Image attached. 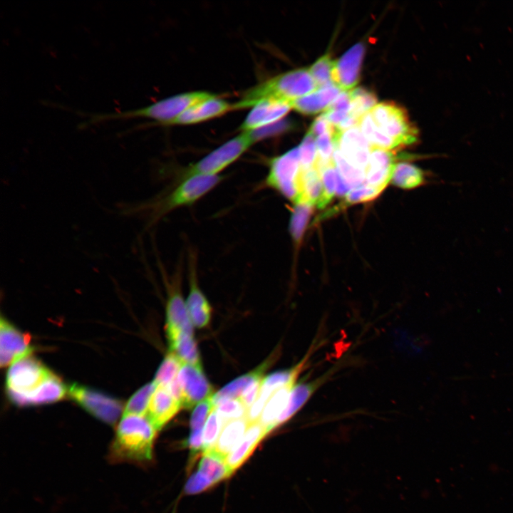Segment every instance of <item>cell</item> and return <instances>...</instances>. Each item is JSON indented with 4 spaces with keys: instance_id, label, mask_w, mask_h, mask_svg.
I'll use <instances>...</instances> for the list:
<instances>
[{
    "instance_id": "obj_2",
    "label": "cell",
    "mask_w": 513,
    "mask_h": 513,
    "mask_svg": "<svg viewBox=\"0 0 513 513\" xmlns=\"http://www.w3.org/2000/svg\"><path fill=\"white\" fill-rule=\"evenodd\" d=\"M157 431L146 416L123 415L116 430L113 457L116 460H150Z\"/></svg>"
},
{
    "instance_id": "obj_31",
    "label": "cell",
    "mask_w": 513,
    "mask_h": 513,
    "mask_svg": "<svg viewBox=\"0 0 513 513\" xmlns=\"http://www.w3.org/2000/svg\"><path fill=\"white\" fill-rule=\"evenodd\" d=\"M314 167L320 172L322 180L323 192L316 204L318 208L322 209L336 195L337 168L333 159L326 163L316 161Z\"/></svg>"
},
{
    "instance_id": "obj_9",
    "label": "cell",
    "mask_w": 513,
    "mask_h": 513,
    "mask_svg": "<svg viewBox=\"0 0 513 513\" xmlns=\"http://www.w3.org/2000/svg\"><path fill=\"white\" fill-rule=\"evenodd\" d=\"M177 380L182 393V408H190L213 395V388L202 366L182 363Z\"/></svg>"
},
{
    "instance_id": "obj_16",
    "label": "cell",
    "mask_w": 513,
    "mask_h": 513,
    "mask_svg": "<svg viewBox=\"0 0 513 513\" xmlns=\"http://www.w3.org/2000/svg\"><path fill=\"white\" fill-rule=\"evenodd\" d=\"M394 161L393 151L373 147L365 171L366 185L382 192L391 180Z\"/></svg>"
},
{
    "instance_id": "obj_30",
    "label": "cell",
    "mask_w": 513,
    "mask_h": 513,
    "mask_svg": "<svg viewBox=\"0 0 513 513\" xmlns=\"http://www.w3.org/2000/svg\"><path fill=\"white\" fill-rule=\"evenodd\" d=\"M359 127L373 147L390 151L400 147L395 140L386 135L377 127L370 115H366L362 118Z\"/></svg>"
},
{
    "instance_id": "obj_13",
    "label": "cell",
    "mask_w": 513,
    "mask_h": 513,
    "mask_svg": "<svg viewBox=\"0 0 513 513\" xmlns=\"http://www.w3.org/2000/svg\"><path fill=\"white\" fill-rule=\"evenodd\" d=\"M291 109L289 102L262 100L252 107L239 129L249 133L272 125L281 120Z\"/></svg>"
},
{
    "instance_id": "obj_35",
    "label": "cell",
    "mask_w": 513,
    "mask_h": 513,
    "mask_svg": "<svg viewBox=\"0 0 513 513\" xmlns=\"http://www.w3.org/2000/svg\"><path fill=\"white\" fill-rule=\"evenodd\" d=\"M349 93L351 99V115L361 118L377 105L376 95L366 88L358 87L349 90Z\"/></svg>"
},
{
    "instance_id": "obj_12",
    "label": "cell",
    "mask_w": 513,
    "mask_h": 513,
    "mask_svg": "<svg viewBox=\"0 0 513 513\" xmlns=\"http://www.w3.org/2000/svg\"><path fill=\"white\" fill-rule=\"evenodd\" d=\"M333 142L348 162L366 171L373 146L359 126L341 132Z\"/></svg>"
},
{
    "instance_id": "obj_15",
    "label": "cell",
    "mask_w": 513,
    "mask_h": 513,
    "mask_svg": "<svg viewBox=\"0 0 513 513\" xmlns=\"http://www.w3.org/2000/svg\"><path fill=\"white\" fill-rule=\"evenodd\" d=\"M196 262L195 256H191L189 265L190 292L185 302L193 326L203 328L209 323L211 306L198 286Z\"/></svg>"
},
{
    "instance_id": "obj_37",
    "label": "cell",
    "mask_w": 513,
    "mask_h": 513,
    "mask_svg": "<svg viewBox=\"0 0 513 513\" xmlns=\"http://www.w3.org/2000/svg\"><path fill=\"white\" fill-rule=\"evenodd\" d=\"M333 62L328 53L321 56L309 71L315 81L318 88L333 83L332 81V70Z\"/></svg>"
},
{
    "instance_id": "obj_34",
    "label": "cell",
    "mask_w": 513,
    "mask_h": 513,
    "mask_svg": "<svg viewBox=\"0 0 513 513\" xmlns=\"http://www.w3.org/2000/svg\"><path fill=\"white\" fill-rule=\"evenodd\" d=\"M156 388L154 381L140 388L128 401L123 415H146L151 397Z\"/></svg>"
},
{
    "instance_id": "obj_22",
    "label": "cell",
    "mask_w": 513,
    "mask_h": 513,
    "mask_svg": "<svg viewBox=\"0 0 513 513\" xmlns=\"http://www.w3.org/2000/svg\"><path fill=\"white\" fill-rule=\"evenodd\" d=\"M309 354L294 366L284 370L276 371L262 379L259 395L256 400L266 405L269 398L279 389L289 384H295L309 360Z\"/></svg>"
},
{
    "instance_id": "obj_7",
    "label": "cell",
    "mask_w": 513,
    "mask_h": 513,
    "mask_svg": "<svg viewBox=\"0 0 513 513\" xmlns=\"http://www.w3.org/2000/svg\"><path fill=\"white\" fill-rule=\"evenodd\" d=\"M68 393L84 410L108 424L115 423L123 410L119 400L78 383L71 385Z\"/></svg>"
},
{
    "instance_id": "obj_47",
    "label": "cell",
    "mask_w": 513,
    "mask_h": 513,
    "mask_svg": "<svg viewBox=\"0 0 513 513\" xmlns=\"http://www.w3.org/2000/svg\"><path fill=\"white\" fill-rule=\"evenodd\" d=\"M333 128L334 126L330 124L325 118L324 115L322 114L316 118V120L313 122L308 130V133L317 138L318 136L327 132L332 131Z\"/></svg>"
},
{
    "instance_id": "obj_11",
    "label": "cell",
    "mask_w": 513,
    "mask_h": 513,
    "mask_svg": "<svg viewBox=\"0 0 513 513\" xmlns=\"http://www.w3.org/2000/svg\"><path fill=\"white\" fill-rule=\"evenodd\" d=\"M364 53L365 45L359 42L334 61L332 81L342 91L351 90L357 85Z\"/></svg>"
},
{
    "instance_id": "obj_45",
    "label": "cell",
    "mask_w": 513,
    "mask_h": 513,
    "mask_svg": "<svg viewBox=\"0 0 513 513\" xmlns=\"http://www.w3.org/2000/svg\"><path fill=\"white\" fill-rule=\"evenodd\" d=\"M263 378H260L252 383L244 391L240 398H238L242 402V403L246 406L248 410L255 402L259 395Z\"/></svg>"
},
{
    "instance_id": "obj_4",
    "label": "cell",
    "mask_w": 513,
    "mask_h": 513,
    "mask_svg": "<svg viewBox=\"0 0 513 513\" xmlns=\"http://www.w3.org/2000/svg\"><path fill=\"white\" fill-rule=\"evenodd\" d=\"M254 141L247 132H242L188 166L180 180L192 175H220V172L240 157Z\"/></svg>"
},
{
    "instance_id": "obj_39",
    "label": "cell",
    "mask_w": 513,
    "mask_h": 513,
    "mask_svg": "<svg viewBox=\"0 0 513 513\" xmlns=\"http://www.w3.org/2000/svg\"><path fill=\"white\" fill-rule=\"evenodd\" d=\"M298 148L300 170L304 171L314 167L318 157L316 138L307 132Z\"/></svg>"
},
{
    "instance_id": "obj_42",
    "label": "cell",
    "mask_w": 513,
    "mask_h": 513,
    "mask_svg": "<svg viewBox=\"0 0 513 513\" xmlns=\"http://www.w3.org/2000/svg\"><path fill=\"white\" fill-rule=\"evenodd\" d=\"M380 190L366 185L355 187L351 189L346 195L345 204H351L372 200L380 195Z\"/></svg>"
},
{
    "instance_id": "obj_33",
    "label": "cell",
    "mask_w": 513,
    "mask_h": 513,
    "mask_svg": "<svg viewBox=\"0 0 513 513\" xmlns=\"http://www.w3.org/2000/svg\"><path fill=\"white\" fill-rule=\"evenodd\" d=\"M333 160L337 170L352 189L366 185L365 171L348 162L335 145Z\"/></svg>"
},
{
    "instance_id": "obj_8",
    "label": "cell",
    "mask_w": 513,
    "mask_h": 513,
    "mask_svg": "<svg viewBox=\"0 0 513 513\" xmlns=\"http://www.w3.org/2000/svg\"><path fill=\"white\" fill-rule=\"evenodd\" d=\"M53 373L30 356L14 362L6 373L7 393L26 394L36 390Z\"/></svg>"
},
{
    "instance_id": "obj_18",
    "label": "cell",
    "mask_w": 513,
    "mask_h": 513,
    "mask_svg": "<svg viewBox=\"0 0 513 513\" xmlns=\"http://www.w3.org/2000/svg\"><path fill=\"white\" fill-rule=\"evenodd\" d=\"M181 408V403L165 388L157 386L151 397L145 416L157 430H159Z\"/></svg>"
},
{
    "instance_id": "obj_46",
    "label": "cell",
    "mask_w": 513,
    "mask_h": 513,
    "mask_svg": "<svg viewBox=\"0 0 513 513\" xmlns=\"http://www.w3.org/2000/svg\"><path fill=\"white\" fill-rule=\"evenodd\" d=\"M351 108V99L349 91H341L325 111H341L349 113Z\"/></svg>"
},
{
    "instance_id": "obj_24",
    "label": "cell",
    "mask_w": 513,
    "mask_h": 513,
    "mask_svg": "<svg viewBox=\"0 0 513 513\" xmlns=\"http://www.w3.org/2000/svg\"><path fill=\"white\" fill-rule=\"evenodd\" d=\"M170 351L174 353L182 363L201 366L196 342L192 336L178 330H167Z\"/></svg>"
},
{
    "instance_id": "obj_27",
    "label": "cell",
    "mask_w": 513,
    "mask_h": 513,
    "mask_svg": "<svg viewBox=\"0 0 513 513\" xmlns=\"http://www.w3.org/2000/svg\"><path fill=\"white\" fill-rule=\"evenodd\" d=\"M197 471L212 481L214 484L232 474L227 464L226 457L214 450L202 452Z\"/></svg>"
},
{
    "instance_id": "obj_14",
    "label": "cell",
    "mask_w": 513,
    "mask_h": 513,
    "mask_svg": "<svg viewBox=\"0 0 513 513\" xmlns=\"http://www.w3.org/2000/svg\"><path fill=\"white\" fill-rule=\"evenodd\" d=\"M68 389L61 379L53 373L39 387L26 394L8 393L10 400L16 405L28 406L43 405L63 398Z\"/></svg>"
},
{
    "instance_id": "obj_48",
    "label": "cell",
    "mask_w": 513,
    "mask_h": 513,
    "mask_svg": "<svg viewBox=\"0 0 513 513\" xmlns=\"http://www.w3.org/2000/svg\"><path fill=\"white\" fill-rule=\"evenodd\" d=\"M323 114L330 124L333 126H337L348 116L349 113L341 111H324Z\"/></svg>"
},
{
    "instance_id": "obj_44",
    "label": "cell",
    "mask_w": 513,
    "mask_h": 513,
    "mask_svg": "<svg viewBox=\"0 0 513 513\" xmlns=\"http://www.w3.org/2000/svg\"><path fill=\"white\" fill-rule=\"evenodd\" d=\"M213 484L212 481L201 472L197 471L187 480L185 487V492L188 494H194L208 489Z\"/></svg>"
},
{
    "instance_id": "obj_17",
    "label": "cell",
    "mask_w": 513,
    "mask_h": 513,
    "mask_svg": "<svg viewBox=\"0 0 513 513\" xmlns=\"http://www.w3.org/2000/svg\"><path fill=\"white\" fill-rule=\"evenodd\" d=\"M233 109L234 105L214 95L192 105L174 120L170 125L202 123L222 115Z\"/></svg>"
},
{
    "instance_id": "obj_5",
    "label": "cell",
    "mask_w": 513,
    "mask_h": 513,
    "mask_svg": "<svg viewBox=\"0 0 513 513\" xmlns=\"http://www.w3.org/2000/svg\"><path fill=\"white\" fill-rule=\"evenodd\" d=\"M299 172L300 162L297 146L269 160L264 184L267 187L282 195L295 205L299 200L297 187Z\"/></svg>"
},
{
    "instance_id": "obj_28",
    "label": "cell",
    "mask_w": 513,
    "mask_h": 513,
    "mask_svg": "<svg viewBox=\"0 0 513 513\" xmlns=\"http://www.w3.org/2000/svg\"><path fill=\"white\" fill-rule=\"evenodd\" d=\"M249 425L247 418L225 423L214 450L227 457L242 438Z\"/></svg>"
},
{
    "instance_id": "obj_10",
    "label": "cell",
    "mask_w": 513,
    "mask_h": 513,
    "mask_svg": "<svg viewBox=\"0 0 513 513\" xmlns=\"http://www.w3.org/2000/svg\"><path fill=\"white\" fill-rule=\"evenodd\" d=\"M0 343L1 367L30 356L33 351L29 335L21 332L4 318L0 322Z\"/></svg>"
},
{
    "instance_id": "obj_32",
    "label": "cell",
    "mask_w": 513,
    "mask_h": 513,
    "mask_svg": "<svg viewBox=\"0 0 513 513\" xmlns=\"http://www.w3.org/2000/svg\"><path fill=\"white\" fill-rule=\"evenodd\" d=\"M313 205L300 203L294 205L289 222V231L296 245H299L313 210Z\"/></svg>"
},
{
    "instance_id": "obj_38",
    "label": "cell",
    "mask_w": 513,
    "mask_h": 513,
    "mask_svg": "<svg viewBox=\"0 0 513 513\" xmlns=\"http://www.w3.org/2000/svg\"><path fill=\"white\" fill-rule=\"evenodd\" d=\"M224 424L214 408L203 430V452L214 449Z\"/></svg>"
},
{
    "instance_id": "obj_40",
    "label": "cell",
    "mask_w": 513,
    "mask_h": 513,
    "mask_svg": "<svg viewBox=\"0 0 513 513\" xmlns=\"http://www.w3.org/2000/svg\"><path fill=\"white\" fill-rule=\"evenodd\" d=\"M214 409L224 423L246 418L248 412V409L239 399L223 401L216 405Z\"/></svg>"
},
{
    "instance_id": "obj_26",
    "label": "cell",
    "mask_w": 513,
    "mask_h": 513,
    "mask_svg": "<svg viewBox=\"0 0 513 513\" xmlns=\"http://www.w3.org/2000/svg\"><path fill=\"white\" fill-rule=\"evenodd\" d=\"M324 378L323 376L309 383H299L293 387L287 405L276 422V427L286 422L301 408L321 383L324 381Z\"/></svg>"
},
{
    "instance_id": "obj_19",
    "label": "cell",
    "mask_w": 513,
    "mask_h": 513,
    "mask_svg": "<svg viewBox=\"0 0 513 513\" xmlns=\"http://www.w3.org/2000/svg\"><path fill=\"white\" fill-rule=\"evenodd\" d=\"M267 434L266 428L259 422L249 425L242 438L226 457L227 464L232 472L247 460Z\"/></svg>"
},
{
    "instance_id": "obj_29",
    "label": "cell",
    "mask_w": 513,
    "mask_h": 513,
    "mask_svg": "<svg viewBox=\"0 0 513 513\" xmlns=\"http://www.w3.org/2000/svg\"><path fill=\"white\" fill-rule=\"evenodd\" d=\"M390 181L400 188L413 189L424 184L425 175L420 167L407 162H400L395 163Z\"/></svg>"
},
{
    "instance_id": "obj_6",
    "label": "cell",
    "mask_w": 513,
    "mask_h": 513,
    "mask_svg": "<svg viewBox=\"0 0 513 513\" xmlns=\"http://www.w3.org/2000/svg\"><path fill=\"white\" fill-rule=\"evenodd\" d=\"M377 127L401 146L418 140V130L410 121L405 108L393 102L377 104L370 112Z\"/></svg>"
},
{
    "instance_id": "obj_21",
    "label": "cell",
    "mask_w": 513,
    "mask_h": 513,
    "mask_svg": "<svg viewBox=\"0 0 513 513\" xmlns=\"http://www.w3.org/2000/svg\"><path fill=\"white\" fill-rule=\"evenodd\" d=\"M171 291L166 304V330H178L193 336V324L186 302L177 288Z\"/></svg>"
},
{
    "instance_id": "obj_25",
    "label": "cell",
    "mask_w": 513,
    "mask_h": 513,
    "mask_svg": "<svg viewBox=\"0 0 513 513\" xmlns=\"http://www.w3.org/2000/svg\"><path fill=\"white\" fill-rule=\"evenodd\" d=\"M296 384H289L277 390L266 403L258 422L268 433L276 428V422L286 408L291 391Z\"/></svg>"
},
{
    "instance_id": "obj_1",
    "label": "cell",
    "mask_w": 513,
    "mask_h": 513,
    "mask_svg": "<svg viewBox=\"0 0 513 513\" xmlns=\"http://www.w3.org/2000/svg\"><path fill=\"white\" fill-rule=\"evenodd\" d=\"M318 89L309 69L299 68L276 76L247 90L234 109L250 108L266 99L290 102Z\"/></svg>"
},
{
    "instance_id": "obj_41",
    "label": "cell",
    "mask_w": 513,
    "mask_h": 513,
    "mask_svg": "<svg viewBox=\"0 0 513 513\" xmlns=\"http://www.w3.org/2000/svg\"><path fill=\"white\" fill-rule=\"evenodd\" d=\"M212 397L197 404L192 412L190 425L191 431H203L205 423L214 409Z\"/></svg>"
},
{
    "instance_id": "obj_20",
    "label": "cell",
    "mask_w": 513,
    "mask_h": 513,
    "mask_svg": "<svg viewBox=\"0 0 513 513\" xmlns=\"http://www.w3.org/2000/svg\"><path fill=\"white\" fill-rule=\"evenodd\" d=\"M334 83L318 88L315 92L290 101L291 108L304 115H314L325 111L341 93Z\"/></svg>"
},
{
    "instance_id": "obj_43",
    "label": "cell",
    "mask_w": 513,
    "mask_h": 513,
    "mask_svg": "<svg viewBox=\"0 0 513 513\" xmlns=\"http://www.w3.org/2000/svg\"><path fill=\"white\" fill-rule=\"evenodd\" d=\"M291 127V123L287 120H280L272 125L266 127L258 129L253 132H249V134L255 143L264 138L272 136L273 135L284 132L289 130Z\"/></svg>"
},
{
    "instance_id": "obj_36",
    "label": "cell",
    "mask_w": 513,
    "mask_h": 513,
    "mask_svg": "<svg viewBox=\"0 0 513 513\" xmlns=\"http://www.w3.org/2000/svg\"><path fill=\"white\" fill-rule=\"evenodd\" d=\"M182 363L178 357L170 351L161 363L155 377L157 386L165 388L178 375Z\"/></svg>"
},
{
    "instance_id": "obj_23",
    "label": "cell",
    "mask_w": 513,
    "mask_h": 513,
    "mask_svg": "<svg viewBox=\"0 0 513 513\" xmlns=\"http://www.w3.org/2000/svg\"><path fill=\"white\" fill-rule=\"evenodd\" d=\"M268 366L269 361H265L256 369L234 379L213 394L212 400L214 407L223 401L239 398L252 383L263 378V374Z\"/></svg>"
},
{
    "instance_id": "obj_3",
    "label": "cell",
    "mask_w": 513,
    "mask_h": 513,
    "mask_svg": "<svg viewBox=\"0 0 513 513\" xmlns=\"http://www.w3.org/2000/svg\"><path fill=\"white\" fill-rule=\"evenodd\" d=\"M222 179L221 175H197L181 179L170 193L151 204V222L176 209L193 204L218 185Z\"/></svg>"
}]
</instances>
